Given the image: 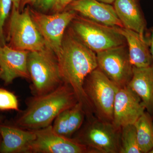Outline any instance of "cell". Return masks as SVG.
<instances>
[{"label":"cell","mask_w":153,"mask_h":153,"mask_svg":"<svg viewBox=\"0 0 153 153\" xmlns=\"http://www.w3.org/2000/svg\"><path fill=\"white\" fill-rule=\"evenodd\" d=\"M62 81L72 88L82 105L87 120L95 117L83 85L86 77L97 68L96 53L88 48L72 31L67 28L61 47L55 54Z\"/></svg>","instance_id":"1"},{"label":"cell","mask_w":153,"mask_h":153,"mask_svg":"<svg viewBox=\"0 0 153 153\" xmlns=\"http://www.w3.org/2000/svg\"><path fill=\"white\" fill-rule=\"evenodd\" d=\"M116 28L125 39L133 66L143 68L153 64L147 36L126 28L116 27Z\"/></svg>","instance_id":"14"},{"label":"cell","mask_w":153,"mask_h":153,"mask_svg":"<svg viewBox=\"0 0 153 153\" xmlns=\"http://www.w3.org/2000/svg\"><path fill=\"white\" fill-rule=\"evenodd\" d=\"M146 110L139 97L128 86L119 88L115 97L112 123L118 128L133 125Z\"/></svg>","instance_id":"11"},{"label":"cell","mask_w":153,"mask_h":153,"mask_svg":"<svg viewBox=\"0 0 153 153\" xmlns=\"http://www.w3.org/2000/svg\"><path fill=\"white\" fill-rule=\"evenodd\" d=\"M121 130L112 123L95 118L87 120L73 138L94 153H119Z\"/></svg>","instance_id":"6"},{"label":"cell","mask_w":153,"mask_h":153,"mask_svg":"<svg viewBox=\"0 0 153 153\" xmlns=\"http://www.w3.org/2000/svg\"><path fill=\"white\" fill-rule=\"evenodd\" d=\"M29 52L13 49L6 44L0 45V77L6 84L19 77L30 79L27 67Z\"/></svg>","instance_id":"13"},{"label":"cell","mask_w":153,"mask_h":153,"mask_svg":"<svg viewBox=\"0 0 153 153\" xmlns=\"http://www.w3.org/2000/svg\"><path fill=\"white\" fill-rule=\"evenodd\" d=\"M56 0H37L35 4L41 12H47L52 10Z\"/></svg>","instance_id":"24"},{"label":"cell","mask_w":153,"mask_h":153,"mask_svg":"<svg viewBox=\"0 0 153 153\" xmlns=\"http://www.w3.org/2000/svg\"><path fill=\"white\" fill-rule=\"evenodd\" d=\"M113 4L123 27L145 36L147 22L139 0H115Z\"/></svg>","instance_id":"15"},{"label":"cell","mask_w":153,"mask_h":153,"mask_svg":"<svg viewBox=\"0 0 153 153\" xmlns=\"http://www.w3.org/2000/svg\"><path fill=\"white\" fill-rule=\"evenodd\" d=\"M12 1H13V7L19 10L21 0H12Z\"/></svg>","instance_id":"28"},{"label":"cell","mask_w":153,"mask_h":153,"mask_svg":"<svg viewBox=\"0 0 153 153\" xmlns=\"http://www.w3.org/2000/svg\"><path fill=\"white\" fill-rule=\"evenodd\" d=\"M127 86L139 97L148 112L153 114V63L143 68L133 66Z\"/></svg>","instance_id":"17"},{"label":"cell","mask_w":153,"mask_h":153,"mask_svg":"<svg viewBox=\"0 0 153 153\" xmlns=\"http://www.w3.org/2000/svg\"><path fill=\"white\" fill-rule=\"evenodd\" d=\"M12 5H13L12 0H0V45L1 46L6 44L4 27L6 19L9 16Z\"/></svg>","instance_id":"23"},{"label":"cell","mask_w":153,"mask_h":153,"mask_svg":"<svg viewBox=\"0 0 153 153\" xmlns=\"http://www.w3.org/2000/svg\"><path fill=\"white\" fill-rule=\"evenodd\" d=\"M27 67L34 96L49 93L63 83L56 55L47 44L41 50L29 52Z\"/></svg>","instance_id":"3"},{"label":"cell","mask_w":153,"mask_h":153,"mask_svg":"<svg viewBox=\"0 0 153 153\" xmlns=\"http://www.w3.org/2000/svg\"><path fill=\"white\" fill-rule=\"evenodd\" d=\"M149 153H153V148L149 151Z\"/></svg>","instance_id":"30"},{"label":"cell","mask_w":153,"mask_h":153,"mask_svg":"<svg viewBox=\"0 0 153 153\" xmlns=\"http://www.w3.org/2000/svg\"><path fill=\"white\" fill-rule=\"evenodd\" d=\"M97 1L105 3V4H114L115 0H97Z\"/></svg>","instance_id":"29"},{"label":"cell","mask_w":153,"mask_h":153,"mask_svg":"<svg viewBox=\"0 0 153 153\" xmlns=\"http://www.w3.org/2000/svg\"><path fill=\"white\" fill-rule=\"evenodd\" d=\"M75 0H56L52 10L55 13L64 11L69 4Z\"/></svg>","instance_id":"25"},{"label":"cell","mask_w":153,"mask_h":153,"mask_svg":"<svg viewBox=\"0 0 153 153\" xmlns=\"http://www.w3.org/2000/svg\"><path fill=\"white\" fill-rule=\"evenodd\" d=\"M65 10L74 11L99 24L123 27L114 6L97 0H75L69 4Z\"/></svg>","instance_id":"12"},{"label":"cell","mask_w":153,"mask_h":153,"mask_svg":"<svg viewBox=\"0 0 153 153\" xmlns=\"http://www.w3.org/2000/svg\"><path fill=\"white\" fill-rule=\"evenodd\" d=\"M69 108L60 113L54 120V123L52 125L55 132L67 137H68V119Z\"/></svg>","instance_id":"22"},{"label":"cell","mask_w":153,"mask_h":153,"mask_svg":"<svg viewBox=\"0 0 153 153\" xmlns=\"http://www.w3.org/2000/svg\"><path fill=\"white\" fill-rule=\"evenodd\" d=\"M85 118L82 105L78 102L69 109L68 119V137L72 138L81 128Z\"/></svg>","instance_id":"20"},{"label":"cell","mask_w":153,"mask_h":153,"mask_svg":"<svg viewBox=\"0 0 153 153\" xmlns=\"http://www.w3.org/2000/svg\"><path fill=\"white\" fill-rule=\"evenodd\" d=\"M34 131L36 138L30 145L27 153H94L73 138L55 132L52 125Z\"/></svg>","instance_id":"10"},{"label":"cell","mask_w":153,"mask_h":153,"mask_svg":"<svg viewBox=\"0 0 153 153\" xmlns=\"http://www.w3.org/2000/svg\"><path fill=\"white\" fill-rule=\"evenodd\" d=\"M119 88L98 68L88 75L83 88L97 118L112 123L115 97Z\"/></svg>","instance_id":"5"},{"label":"cell","mask_w":153,"mask_h":153,"mask_svg":"<svg viewBox=\"0 0 153 153\" xmlns=\"http://www.w3.org/2000/svg\"><path fill=\"white\" fill-rule=\"evenodd\" d=\"M78 102L72 88L63 82L49 93L34 96L17 119V125L29 130L44 128L51 125L60 113Z\"/></svg>","instance_id":"2"},{"label":"cell","mask_w":153,"mask_h":153,"mask_svg":"<svg viewBox=\"0 0 153 153\" xmlns=\"http://www.w3.org/2000/svg\"><path fill=\"white\" fill-rule=\"evenodd\" d=\"M71 24L75 35L96 53L126 44L116 27L99 24L77 14Z\"/></svg>","instance_id":"4"},{"label":"cell","mask_w":153,"mask_h":153,"mask_svg":"<svg viewBox=\"0 0 153 153\" xmlns=\"http://www.w3.org/2000/svg\"><path fill=\"white\" fill-rule=\"evenodd\" d=\"M1 140H0V148H1Z\"/></svg>","instance_id":"31"},{"label":"cell","mask_w":153,"mask_h":153,"mask_svg":"<svg viewBox=\"0 0 153 153\" xmlns=\"http://www.w3.org/2000/svg\"><path fill=\"white\" fill-rule=\"evenodd\" d=\"M30 12L32 20L41 36L56 54L61 47L66 29L76 13L65 10L53 15H47L31 8Z\"/></svg>","instance_id":"9"},{"label":"cell","mask_w":153,"mask_h":153,"mask_svg":"<svg viewBox=\"0 0 153 153\" xmlns=\"http://www.w3.org/2000/svg\"><path fill=\"white\" fill-rule=\"evenodd\" d=\"M37 0H21L20 3V7H19V10L22 11L24 10L26 6L28 5L35 4Z\"/></svg>","instance_id":"27"},{"label":"cell","mask_w":153,"mask_h":153,"mask_svg":"<svg viewBox=\"0 0 153 153\" xmlns=\"http://www.w3.org/2000/svg\"><path fill=\"white\" fill-rule=\"evenodd\" d=\"M30 8L23 10L13 7L9 23L7 40L9 47L28 52L39 51L47 45L30 15Z\"/></svg>","instance_id":"7"},{"label":"cell","mask_w":153,"mask_h":153,"mask_svg":"<svg viewBox=\"0 0 153 153\" xmlns=\"http://www.w3.org/2000/svg\"><path fill=\"white\" fill-rule=\"evenodd\" d=\"M0 134L2 138L0 152L2 153H27L36 138L34 131L6 126H0Z\"/></svg>","instance_id":"16"},{"label":"cell","mask_w":153,"mask_h":153,"mask_svg":"<svg viewBox=\"0 0 153 153\" xmlns=\"http://www.w3.org/2000/svg\"><path fill=\"white\" fill-rule=\"evenodd\" d=\"M97 68L118 87L127 86L133 75V66L127 44L96 53Z\"/></svg>","instance_id":"8"},{"label":"cell","mask_w":153,"mask_h":153,"mask_svg":"<svg viewBox=\"0 0 153 153\" xmlns=\"http://www.w3.org/2000/svg\"><path fill=\"white\" fill-rule=\"evenodd\" d=\"M147 36L149 43L150 50L153 60V27L151 28Z\"/></svg>","instance_id":"26"},{"label":"cell","mask_w":153,"mask_h":153,"mask_svg":"<svg viewBox=\"0 0 153 153\" xmlns=\"http://www.w3.org/2000/svg\"><path fill=\"white\" fill-rule=\"evenodd\" d=\"M1 117H0V121H1Z\"/></svg>","instance_id":"33"},{"label":"cell","mask_w":153,"mask_h":153,"mask_svg":"<svg viewBox=\"0 0 153 153\" xmlns=\"http://www.w3.org/2000/svg\"><path fill=\"white\" fill-rule=\"evenodd\" d=\"M1 70H0V76H1Z\"/></svg>","instance_id":"32"},{"label":"cell","mask_w":153,"mask_h":153,"mask_svg":"<svg viewBox=\"0 0 153 153\" xmlns=\"http://www.w3.org/2000/svg\"><path fill=\"white\" fill-rule=\"evenodd\" d=\"M119 153H142L138 143L136 130L134 124L121 128Z\"/></svg>","instance_id":"19"},{"label":"cell","mask_w":153,"mask_h":153,"mask_svg":"<svg viewBox=\"0 0 153 153\" xmlns=\"http://www.w3.org/2000/svg\"><path fill=\"white\" fill-rule=\"evenodd\" d=\"M142 153H149L153 148V120L152 114L145 112L134 124Z\"/></svg>","instance_id":"18"},{"label":"cell","mask_w":153,"mask_h":153,"mask_svg":"<svg viewBox=\"0 0 153 153\" xmlns=\"http://www.w3.org/2000/svg\"><path fill=\"white\" fill-rule=\"evenodd\" d=\"M0 110H19L16 96L12 92L2 88H0Z\"/></svg>","instance_id":"21"}]
</instances>
